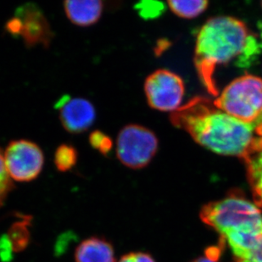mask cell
<instances>
[{"instance_id":"1","label":"cell","mask_w":262,"mask_h":262,"mask_svg":"<svg viewBox=\"0 0 262 262\" xmlns=\"http://www.w3.org/2000/svg\"><path fill=\"white\" fill-rule=\"evenodd\" d=\"M171 121L196 143L221 156L243 160L262 148V123L239 121L201 97L173 112Z\"/></svg>"},{"instance_id":"2","label":"cell","mask_w":262,"mask_h":262,"mask_svg":"<svg viewBox=\"0 0 262 262\" xmlns=\"http://www.w3.org/2000/svg\"><path fill=\"white\" fill-rule=\"evenodd\" d=\"M261 45L245 23L231 16L208 20L196 38L194 63L205 89L214 96L219 94L216 70L233 64L238 68L250 67L260 55Z\"/></svg>"},{"instance_id":"3","label":"cell","mask_w":262,"mask_h":262,"mask_svg":"<svg viewBox=\"0 0 262 262\" xmlns=\"http://www.w3.org/2000/svg\"><path fill=\"white\" fill-rule=\"evenodd\" d=\"M201 217L220 233L237 261L247 258L262 236L260 208L237 193L205 205Z\"/></svg>"},{"instance_id":"4","label":"cell","mask_w":262,"mask_h":262,"mask_svg":"<svg viewBox=\"0 0 262 262\" xmlns=\"http://www.w3.org/2000/svg\"><path fill=\"white\" fill-rule=\"evenodd\" d=\"M213 104L246 123H262V79L254 75L237 77L219 93Z\"/></svg>"},{"instance_id":"5","label":"cell","mask_w":262,"mask_h":262,"mask_svg":"<svg viewBox=\"0 0 262 262\" xmlns=\"http://www.w3.org/2000/svg\"><path fill=\"white\" fill-rule=\"evenodd\" d=\"M158 146V139L150 129L138 124H129L119 132L117 158L128 168H144L156 156Z\"/></svg>"},{"instance_id":"6","label":"cell","mask_w":262,"mask_h":262,"mask_svg":"<svg viewBox=\"0 0 262 262\" xmlns=\"http://www.w3.org/2000/svg\"><path fill=\"white\" fill-rule=\"evenodd\" d=\"M8 33L20 37L28 48L41 45L48 48L52 42L54 32L41 8L32 3L20 5L15 15L5 26Z\"/></svg>"},{"instance_id":"7","label":"cell","mask_w":262,"mask_h":262,"mask_svg":"<svg viewBox=\"0 0 262 262\" xmlns=\"http://www.w3.org/2000/svg\"><path fill=\"white\" fill-rule=\"evenodd\" d=\"M148 105L160 112H178L182 107L185 87L178 74L166 69L151 73L144 82Z\"/></svg>"},{"instance_id":"8","label":"cell","mask_w":262,"mask_h":262,"mask_svg":"<svg viewBox=\"0 0 262 262\" xmlns=\"http://www.w3.org/2000/svg\"><path fill=\"white\" fill-rule=\"evenodd\" d=\"M4 156L8 173L16 182L34 180L41 173L45 164L42 148L28 139L10 142Z\"/></svg>"},{"instance_id":"9","label":"cell","mask_w":262,"mask_h":262,"mask_svg":"<svg viewBox=\"0 0 262 262\" xmlns=\"http://www.w3.org/2000/svg\"><path fill=\"white\" fill-rule=\"evenodd\" d=\"M59 120L66 131L80 134L88 131L96 120V110L91 102L79 97L64 94L55 105Z\"/></svg>"},{"instance_id":"10","label":"cell","mask_w":262,"mask_h":262,"mask_svg":"<svg viewBox=\"0 0 262 262\" xmlns=\"http://www.w3.org/2000/svg\"><path fill=\"white\" fill-rule=\"evenodd\" d=\"M104 3L99 0H67L64 10L71 23L77 27L87 28L95 24L101 18Z\"/></svg>"},{"instance_id":"11","label":"cell","mask_w":262,"mask_h":262,"mask_svg":"<svg viewBox=\"0 0 262 262\" xmlns=\"http://www.w3.org/2000/svg\"><path fill=\"white\" fill-rule=\"evenodd\" d=\"M76 262H115V252L111 243L102 237L83 240L75 252Z\"/></svg>"},{"instance_id":"12","label":"cell","mask_w":262,"mask_h":262,"mask_svg":"<svg viewBox=\"0 0 262 262\" xmlns=\"http://www.w3.org/2000/svg\"><path fill=\"white\" fill-rule=\"evenodd\" d=\"M248 179L256 205L262 208V148L245 159Z\"/></svg>"},{"instance_id":"13","label":"cell","mask_w":262,"mask_h":262,"mask_svg":"<svg viewBox=\"0 0 262 262\" xmlns=\"http://www.w3.org/2000/svg\"><path fill=\"white\" fill-rule=\"evenodd\" d=\"M30 219L31 218L26 216L23 221L14 223L9 230V233L5 235L12 248L13 252L23 251L28 246L30 240L28 230Z\"/></svg>"},{"instance_id":"14","label":"cell","mask_w":262,"mask_h":262,"mask_svg":"<svg viewBox=\"0 0 262 262\" xmlns=\"http://www.w3.org/2000/svg\"><path fill=\"white\" fill-rule=\"evenodd\" d=\"M167 4L175 15L185 19L197 17L206 10L208 6L207 1L205 0H171Z\"/></svg>"},{"instance_id":"15","label":"cell","mask_w":262,"mask_h":262,"mask_svg":"<svg viewBox=\"0 0 262 262\" xmlns=\"http://www.w3.org/2000/svg\"><path fill=\"white\" fill-rule=\"evenodd\" d=\"M77 148L71 144H63L55 150L54 163L58 171L64 172L72 170L77 165Z\"/></svg>"},{"instance_id":"16","label":"cell","mask_w":262,"mask_h":262,"mask_svg":"<svg viewBox=\"0 0 262 262\" xmlns=\"http://www.w3.org/2000/svg\"><path fill=\"white\" fill-rule=\"evenodd\" d=\"M134 9L136 10L140 17L144 20H154L160 17L166 7L163 3L157 1H142L134 5Z\"/></svg>"},{"instance_id":"17","label":"cell","mask_w":262,"mask_h":262,"mask_svg":"<svg viewBox=\"0 0 262 262\" xmlns=\"http://www.w3.org/2000/svg\"><path fill=\"white\" fill-rule=\"evenodd\" d=\"M89 141L92 148L104 156H109L114 147L112 138L100 130L92 132L89 135Z\"/></svg>"},{"instance_id":"18","label":"cell","mask_w":262,"mask_h":262,"mask_svg":"<svg viewBox=\"0 0 262 262\" xmlns=\"http://www.w3.org/2000/svg\"><path fill=\"white\" fill-rule=\"evenodd\" d=\"M13 188L14 184L5 166V156L0 149V206L4 205Z\"/></svg>"},{"instance_id":"19","label":"cell","mask_w":262,"mask_h":262,"mask_svg":"<svg viewBox=\"0 0 262 262\" xmlns=\"http://www.w3.org/2000/svg\"><path fill=\"white\" fill-rule=\"evenodd\" d=\"M118 262H156L150 255L142 252L129 253L123 255Z\"/></svg>"},{"instance_id":"20","label":"cell","mask_w":262,"mask_h":262,"mask_svg":"<svg viewBox=\"0 0 262 262\" xmlns=\"http://www.w3.org/2000/svg\"><path fill=\"white\" fill-rule=\"evenodd\" d=\"M241 262H262V236L255 244L247 258Z\"/></svg>"},{"instance_id":"21","label":"cell","mask_w":262,"mask_h":262,"mask_svg":"<svg viewBox=\"0 0 262 262\" xmlns=\"http://www.w3.org/2000/svg\"><path fill=\"white\" fill-rule=\"evenodd\" d=\"M221 250L217 247L210 248L205 253V256L199 258L193 262H218L220 257Z\"/></svg>"},{"instance_id":"22","label":"cell","mask_w":262,"mask_h":262,"mask_svg":"<svg viewBox=\"0 0 262 262\" xmlns=\"http://www.w3.org/2000/svg\"><path fill=\"white\" fill-rule=\"evenodd\" d=\"M261 7H262V3H261Z\"/></svg>"},{"instance_id":"23","label":"cell","mask_w":262,"mask_h":262,"mask_svg":"<svg viewBox=\"0 0 262 262\" xmlns=\"http://www.w3.org/2000/svg\"><path fill=\"white\" fill-rule=\"evenodd\" d=\"M237 262H241V261H237Z\"/></svg>"}]
</instances>
